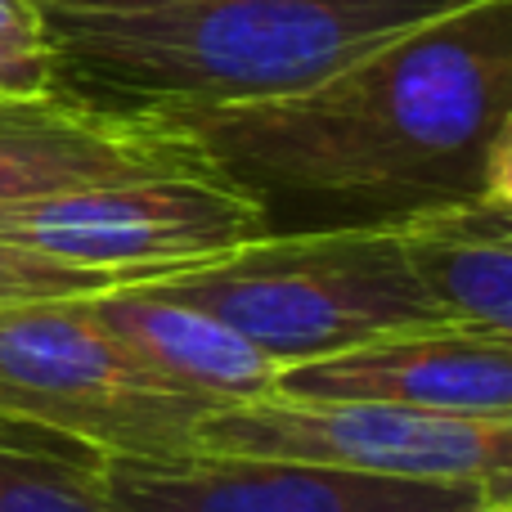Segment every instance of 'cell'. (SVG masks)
Returning a JSON list of instances; mask_svg holds the SVG:
<instances>
[{
  "label": "cell",
  "mask_w": 512,
  "mask_h": 512,
  "mask_svg": "<svg viewBox=\"0 0 512 512\" xmlns=\"http://www.w3.org/2000/svg\"><path fill=\"white\" fill-rule=\"evenodd\" d=\"M212 414L153 382L90 315L86 297L0 306V418L104 459H185Z\"/></svg>",
  "instance_id": "obj_4"
},
{
  "label": "cell",
  "mask_w": 512,
  "mask_h": 512,
  "mask_svg": "<svg viewBox=\"0 0 512 512\" xmlns=\"http://www.w3.org/2000/svg\"><path fill=\"white\" fill-rule=\"evenodd\" d=\"M36 9H131V5H158V0H32Z\"/></svg>",
  "instance_id": "obj_15"
},
{
  "label": "cell",
  "mask_w": 512,
  "mask_h": 512,
  "mask_svg": "<svg viewBox=\"0 0 512 512\" xmlns=\"http://www.w3.org/2000/svg\"><path fill=\"white\" fill-rule=\"evenodd\" d=\"M144 283L216 315L279 369L391 333L445 328L391 230L265 234Z\"/></svg>",
  "instance_id": "obj_3"
},
{
  "label": "cell",
  "mask_w": 512,
  "mask_h": 512,
  "mask_svg": "<svg viewBox=\"0 0 512 512\" xmlns=\"http://www.w3.org/2000/svg\"><path fill=\"white\" fill-rule=\"evenodd\" d=\"M0 95H27V90H18V86H14V81H9V77H5V72H0ZM36 95H41V90H36Z\"/></svg>",
  "instance_id": "obj_17"
},
{
  "label": "cell",
  "mask_w": 512,
  "mask_h": 512,
  "mask_svg": "<svg viewBox=\"0 0 512 512\" xmlns=\"http://www.w3.org/2000/svg\"><path fill=\"white\" fill-rule=\"evenodd\" d=\"M140 283L131 274L113 270H81L50 256H36L14 243H0V306H23V301H59V297H90V292L126 288Z\"/></svg>",
  "instance_id": "obj_13"
},
{
  "label": "cell",
  "mask_w": 512,
  "mask_h": 512,
  "mask_svg": "<svg viewBox=\"0 0 512 512\" xmlns=\"http://www.w3.org/2000/svg\"><path fill=\"white\" fill-rule=\"evenodd\" d=\"M90 315L108 337L176 396H189L207 409L243 405L274 391L279 364L261 355L248 337L198 306L162 297L149 283L90 292Z\"/></svg>",
  "instance_id": "obj_10"
},
{
  "label": "cell",
  "mask_w": 512,
  "mask_h": 512,
  "mask_svg": "<svg viewBox=\"0 0 512 512\" xmlns=\"http://www.w3.org/2000/svg\"><path fill=\"white\" fill-rule=\"evenodd\" d=\"M0 512H117L104 454L0 418Z\"/></svg>",
  "instance_id": "obj_12"
},
{
  "label": "cell",
  "mask_w": 512,
  "mask_h": 512,
  "mask_svg": "<svg viewBox=\"0 0 512 512\" xmlns=\"http://www.w3.org/2000/svg\"><path fill=\"white\" fill-rule=\"evenodd\" d=\"M153 126L248 198L265 234L400 230L512 198V0L432 18L301 95Z\"/></svg>",
  "instance_id": "obj_1"
},
{
  "label": "cell",
  "mask_w": 512,
  "mask_h": 512,
  "mask_svg": "<svg viewBox=\"0 0 512 512\" xmlns=\"http://www.w3.org/2000/svg\"><path fill=\"white\" fill-rule=\"evenodd\" d=\"M153 176H207L176 131L50 95H0V207ZM212 180V176H207Z\"/></svg>",
  "instance_id": "obj_9"
},
{
  "label": "cell",
  "mask_w": 512,
  "mask_h": 512,
  "mask_svg": "<svg viewBox=\"0 0 512 512\" xmlns=\"http://www.w3.org/2000/svg\"><path fill=\"white\" fill-rule=\"evenodd\" d=\"M117 512H468L490 504L481 486L391 481L288 459H104Z\"/></svg>",
  "instance_id": "obj_7"
},
{
  "label": "cell",
  "mask_w": 512,
  "mask_h": 512,
  "mask_svg": "<svg viewBox=\"0 0 512 512\" xmlns=\"http://www.w3.org/2000/svg\"><path fill=\"white\" fill-rule=\"evenodd\" d=\"M198 454L288 459L391 481L481 486L512 499V423L436 418L369 400L270 396L212 409L198 427Z\"/></svg>",
  "instance_id": "obj_5"
},
{
  "label": "cell",
  "mask_w": 512,
  "mask_h": 512,
  "mask_svg": "<svg viewBox=\"0 0 512 512\" xmlns=\"http://www.w3.org/2000/svg\"><path fill=\"white\" fill-rule=\"evenodd\" d=\"M274 391L306 400H369L436 418L512 423V337L459 324L391 333L324 360L283 364Z\"/></svg>",
  "instance_id": "obj_8"
},
{
  "label": "cell",
  "mask_w": 512,
  "mask_h": 512,
  "mask_svg": "<svg viewBox=\"0 0 512 512\" xmlns=\"http://www.w3.org/2000/svg\"><path fill=\"white\" fill-rule=\"evenodd\" d=\"M391 234L445 324L512 337V198L436 207Z\"/></svg>",
  "instance_id": "obj_11"
},
{
  "label": "cell",
  "mask_w": 512,
  "mask_h": 512,
  "mask_svg": "<svg viewBox=\"0 0 512 512\" xmlns=\"http://www.w3.org/2000/svg\"><path fill=\"white\" fill-rule=\"evenodd\" d=\"M468 512H512V499H490L481 508H468Z\"/></svg>",
  "instance_id": "obj_16"
},
{
  "label": "cell",
  "mask_w": 512,
  "mask_h": 512,
  "mask_svg": "<svg viewBox=\"0 0 512 512\" xmlns=\"http://www.w3.org/2000/svg\"><path fill=\"white\" fill-rule=\"evenodd\" d=\"M0 72L18 90H45V27L32 0H0Z\"/></svg>",
  "instance_id": "obj_14"
},
{
  "label": "cell",
  "mask_w": 512,
  "mask_h": 512,
  "mask_svg": "<svg viewBox=\"0 0 512 512\" xmlns=\"http://www.w3.org/2000/svg\"><path fill=\"white\" fill-rule=\"evenodd\" d=\"M252 239H265L256 207L207 176L122 180L0 207V243L140 283Z\"/></svg>",
  "instance_id": "obj_6"
},
{
  "label": "cell",
  "mask_w": 512,
  "mask_h": 512,
  "mask_svg": "<svg viewBox=\"0 0 512 512\" xmlns=\"http://www.w3.org/2000/svg\"><path fill=\"white\" fill-rule=\"evenodd\" d=\"M481 0H158L41 9L45 90L113 122L301 95L369 50Z\"/></svg>",
  "instance_id": "obj_2"
}]
</instances>
